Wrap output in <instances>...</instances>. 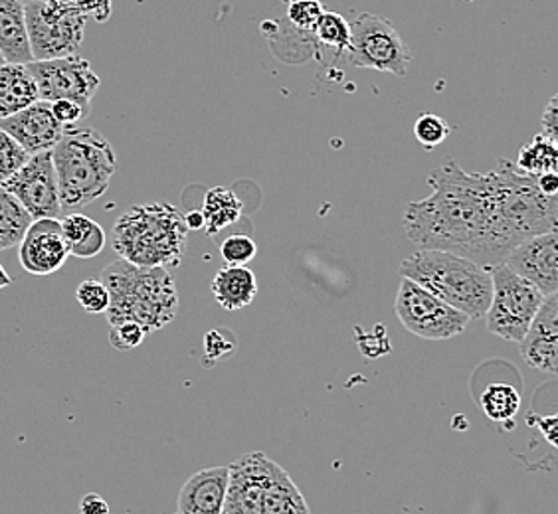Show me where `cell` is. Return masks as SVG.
<instances>
[{
	"instance_id": "1",
	"label": "cell",
	"mask_w": 558,
	"mask_h": 514,
	"mask_svg": "<svg viewBox=\"0 0 558 514\" xmlns=\"http://www.w3.org/2000/svg\"><path fill=\"white\" fill-rule=\"evenodd\" d=\"M432 193L410 203L404 230L420 249H441L484 268L504 264L515 249L501 220L495 172H465L448 159L428 176Z\"/></svg>"
},
{
	"instance_id": "2",
	"label": "cell",
	"mask_w": 558,
	"mask_h": 514,
	"mask_svg": "<svg viewBox=\"0 0 558 514\" xmlns=\"http://www.w3.org/2000/svg\"><path fill=\"white\" fill-rule=\"evenodd\" d=\"M101 281L108 285V321L140 322L149 332L171 325L179 313V291L171 271L165 268H141L119 257L104 269Z\"/></svg>"
},
{
	"instance_id": "3",
	"label": "cell",
	"mask_w": 558,
	"mask_h": 514,
	"mask_svg": "<svg viewBox=\"0 0 558 514\" xmlns=\"http://www.w3.org/2000/svg\"><path fill=\"white\" fill-rule=\"evenodd\" d=\"M189 228L169 203L131 206L113 225L111 246L121 259L141 268L172 269L183 264Z\"/></svg>"
},
{
	"instance_id": "4",
	"label": "cell",
	"mask_w": 558,
	"mask_h": 514,
	"mask_svg": "<svg viewBox=\"0 0 558 514\" xmlns=\"http://www.w3.org/2000/svg\"><path fill=\"white\" fill-rule=\"evenodd\" d=\"M60 200L64 212H77L108 193L118 169L116 150L99 131L65 127L52 149Z\"/></svg>"
},
{
	"instance_id": "5",
	"label": "cell",
	"mask_w": 558,
	"mask_h": 514,
	"mask_svg": "<svg viewBox=\"0 0 558 514\" xmlns=\"http://www.w3.org/2000/svg\"><path fill=\"white\" fill-rule=\"evenodd\" d=\"M400 276L416 281L472 321L484 319L489 311L494 297L492 268L468 257L441 249H420L400 264Z\"/></svg>"
},
{
	"instance_id": "6",
	"label": "cell",
	"mask_w": 558,
	"mask_h": 514,
	"mask_svg": "<svg viewBox=\"0 0 558 514\" xmlns=\"http://www.w3.org/2000/svg\"><path fill=\"white\" fill-rule=\"evenodd\" d=\"M111 0H33L26 4V26L34 60L74 56L84 42L89 16L108 21Z\"/></svg>"
},
{
	"instance_id": "7",
	"label": "cell",
	"mask_w": 558,
	"mask_h": 514,
	"mask_svg": "<svg viewBox=\"0 0 558 514\" xmlns=\"http://www.w3.org/2000/svg\"><path fill=\"white\" fill-rule=\"evenodd\" d=\"M492 278L494 297L489 311L485 315L487 331L509 343L521 344L533 325V319L537 317L545 295L505 261L492 268Z\"/></svg>"
},
{
	"instance_id": "8",
	"label": "cell",
	"mask_w": 558,
	"mask_h": 514,
	"mask_svg": "<svg viewBox=\"0 0 558 514\" xmlns=\"http://www.w3.org/2000/svg\"><path fill=\"white\" fill-rule=\"evenodd\" d=\"M351 44L347 48L351 64L398 77L409 74L412 54L392 22L365 12L351 22Z\"/></svg>"
},
{
	"instance_id": "9",
	"label": "cell",
	"mask_w": 558,
	"mask_h": 514,
	"mask_svg": "<svg viewBox=\"0 0 558 514\" xmlns=\"http://www.w3.org/2000/svg\"><path fill=\"white\" fill-rule=\"evenodd\" d=\"M395 311L407 331L428 341H448L465 331L470 317L424 290L416 281L402 278Z\"/></svg>"
},
{
	"instance_id": "10",
	"label": "cell",
	"mask_w": 558,
	"mask_h": 514,
	"mask_svg": "<svg viewBox=\"0 0 558 514\" xmlns=\"http://www.w3.org/2000/svg\"><path fill=\"white\" fill-rule=\"evenodd\" d=\"M28 70L38 84L40 99L50 103L58 99H72L92 108V99L101 84L92 64L77 54L54 60H34L28 64Z\"/></svg>"
},
{
	"instance_id": "11",
	"label": "cell",
	"mask_w": 558,
	"mask_h": 514,
	"mask_svg": "<svg viewBox=\"0 0 558 514\" xmlns=\"http://www.w3.org/2000/svg\"><path fill=\"white\" fill-rule=\"evenodd\" d=\"M2 186L24 206V210L33 216V220L60 218L64 212L52 150L33 155L21 171Z\"/></svg>"
},
{
	"instance_id": "12",
	"label": "cell",
	"mask_w": 558,
	"mask_h": 514,
	"mask_svg": "<svg viewBox=\"0 0 558 514\" xmlns=\"http://www.w3.org/2000/svg\"><path fill=\"white\" fill-rule=\"evenodd\" d=\"M276 461L254 451L230 465V482L222 514H264V501Z\"/></svg>"
},
{
	"instance_id": "13",
	"label": "cell",
	"mask_w": 558,
	"mask_h": 514,
	"mask_svg": "<svg viewBox=\"0 0 558 514\" xmlns=\"http://www.w3.org/2000/svg\"><path fill=\"white\" fill-rule=\"evenodd\" d=\"M70 249L58 218L34 220L19 246V261L31 276H52L64 268Z\"/></svg>"
},
{
	"instance_id": "14",
	"label": "cell",
	"mask_w": 558,
	"mask_h": 514,
	"mask_svg": "<svg viewBox=\"0 0 558 514\" xmlns=\"http://www.w3.org/2000/svg\"><path fill=\"white\" fill-rule=\"evenodd\" d=\"M505 264L531 281L545 297L558 291V232L529 237L507 256Z\"/></svg>"
},
{
	"instance_id": "15",
	"label": "cell",
	"mask_w": 558,
	"mask_h": 514,
	"mask_svg": "<svg viewBox=\"0 0 558 514\" xmlns=\"http://www.w3.org/2000/svg\"><path fill=\"white\" fill-rule=\"evenodd\" d=\"M0 128L21 143L22 149L31 157L54 149L65 131L64 125L56 119L52 103L44 99H38L31 108L22 109L11 118L0 119Z\"/></svg>"
},
{
	"instance_id": "16",
	"label": "cell",
	"mask_w": 558,
	"mask_h": 514,
	"mask_svg": "<svg viewBox=\"0 0 558 514\" xmlns=\"http://www.w3.org/2000/svg\"><path fill=\"white\" fill-rule=\"evenodd\" d=\"M519 351L531 368L558 375V291L543 301Z\"/></svg>"
},
{
	"instance_id": "17",
	"label": "cell",
	"mask_w": 558,
	"mask_h": 514,
	"mask_svg": "<svg viewBox=\"0 0 558 514\" xmlns=\"http://www.w3.org/2000/svg\"><path fill=\"white\" fill-rule=\"evenodd\" d=\"M230 482V467H210L194 473L184 482L177 514H222Z\"/></svg>"
},
{
	"instance_id": "18",
	"label": "cell",
	"mask_w": 558,
	"mask_h": 514,
	"mask_svg": "<svg viewBox=\"0 0 558 514\" xmlns=\"http://www.w3.org/2000/svg\"><path fill=\"white\" fill-rule=\"evenodd\" d=\"M0 54L7 64L28 65L34 62L26 4L22 0H0Z\"/></svg>"
},
{
	"instance_id": "19",
	"label": "cell",
	"mask_w": 558,
	"mask_h": 514,
	"mask_svg": "<svg viewBox=\"0 0 558 514\" xmlns=\"http://www.w3.org/2000/svg\"><path fill=\"white\" fill-rule=\"evenodd\" d=\"M40 99L38 84L28 65H0V119L11 118Z\"/></svg>"
},
{
	"instance_id": "20",
	"label": "cell",
	"mask_w": 558,
	"mask_h": 514,
	"mask_svg": "<svg viewBox=\"0 0 558 514\" xmlns=\"http://www.w3.org/2000/svg\"><path fill=\"white\" fill-rule=\"evenodd\" d=\"M213 295L226 311H240L258 295V281L247 266H226L213 279Z\"/></svg>"
},
{
	"instance_id": "21",
	"label": "cell",
	"mask_w": 558,
	"mask_h": 514,
	"mask_svg": "<svg viewBox=\"0 0 558 514\" xmlns=\"http://www.w3.org/2000/svg\"><path fill=\"white\" fill-rule=\"evenodd\" d=\"M60 224H62V234L70 249V256L89 259V257L99 256L101 249L106 247L104 228L89 216L70 212L60 220Z\"/></svg>"
},
{
	"instance_id": "22",
	"label": "cell",
	"mask_w": 558,
	"mask_h": 514,
	"mask_svg": "<svg viewBox=\"0 0 558 514\" xmlns=\"http://www.w3.org/2000/svg\"><path fill=\"white\" fill-rule=\"evenodd\" d=\"M206 236L215 237L228 225L236 224L244 215V204L232 188L216 186L205 194L203 203Z\"/></svg>"
},
{
	"instance_id": "23",
	"label": "cell",
	"mask_w": 558,
	"mask_h": 514,
	"mask_svg": "<svg viewBox=\"0 0 558 514\" xmlns=\"http://www.w3.org/2000/svg\"><path fill=\"white\" fill-rule=\"evenodd\" d=\"M264 514H310L305 497L301 494L298 485L291 481L290 473L279 467L278 463L274 465L269 477Z\"/></svg>"
},
{
	"instance_id": "24",
	"label": "cell",
	"mask_w": 558,
	"mask_h": 514,
	"mask_svg": "<svg viewBox=\"0 0 558 514\" xmlns=\"http://www.w3.org/2000/svg\"><path fill=\"white\" fill-rule=\"evenodd\" d=\"M33 222V216L0 184V252L21 246Z\"/></svg>"
},
{
	"instance_id": "25",
	"label": "cell",
	"mask_w": 558,
	"mask_h": 514,
	"mask_svg": "<svg viewBox=\"0 0 558 514\" xmlns=\"http://www.w3.org/2000/svg\"><path fill=\"white\" fill-rule=\"evenodd\" d=\"M515 164L519 171L533 179H537L538 174H545V172L557 171V140L548 139L543 133L535 135L531 143H526L525 147L519 149Z\"/></svg>"
},
{
	"instance_id": "26",
	"label": "cell",
	"mask_w": 558,
	"mask_h": 514,
	"mask_svg": "<svg viewBox=\"0 0 558 514\" xmlns=\"http://www.w3.org/2000/svg\"><path fill=\"white\" fill-rule=\"evenodd\" d=\"M521 390L511 384H489L480 397V404L485 412V416L497 421V424H507L515 418L521 409Z\"/></svg>"
},
{
	"instance_id": "27",
	"label": "cell",
	"mask_w": 558,
	"mask_h": 514,
	"mask_svg": "<svg viewBox=\"0 0 558 514\" xmlns=\"http://www.w3.org/2000/svg\"><path fill=\"white\" fill-rule=\"evenodd\" d=\"M315 36L319 42L327 44L337 50H347L351 44V22L344 21L337 12H323L322 19L315 26Z\"/></svg>"
},
{
	"instance_id": "28",
	"label": "cell",
	"mask_w": 558,
	"mask_h": 514,
	"mask_svg": "<svg viewBox=\"0 0 558 514\" xmlns=\"http://www.w3.org/2000/svg\"><path fill=\"white\" fill-rule=\"evenodd\" d=\"M31 155L22 149L21 143L0 128V184L7 183L22 167L28 162Z\"/></svg>"
},
{
	"instance_id": "29",
	"label": "cell",
	"mask_w": 558,
	"mask_h": 514,
	"mask_svg": "<svg viewBox=\"0 0 558 514\" xmlns=\"http://www.w3.org/2000/svg\"><path fill=\"white\" fill-rule=\"evenodd\" d=\"M75 299L84 311L89 315H99V313H108L111 297H109L108 285L101 279H86L77 285Z\"/></svg>"
},
{
	"instance_id": "30",
	"label": "cell",
	"mask_w": 558,
	"mask_h": 514,
	"mask_svg": "<svg viewBox=\"0 0 558 514\" xmlns=\"http://www.w3.org/2000/svg\"><path fill=\"white\" fill-rule=\"evenodd\" d=\"M451 127L446 119L436 113H424L414 123V135L422 147L434 149L450 137Z\"/></svg>"
},
{
	"instance_id": "31",
	"label": "cell",
	"mask_w": 558,
	"mask_h": 514,
	"mask_svg": "<svg viewBox=\"0 0 558 514\" xmlns=\"http://www.w3.org/2000/svg\"><path fill=\"white\" fill-rule=\"evenodd\" d=\"M220 254H222L226 266H247L258 254V246L252 237L234 234V236L226 237L222 242Z\"/></svg>"
},
{
	"instance_id": "32",
	"label": "cell",
	"mask_w": 558,
	"mask_h": 514,
	"mask_svg": "<svg viewBox=\"0 0 558 514\" xmlns=\"http://www.w3.org/2000/svg\"><path fill=\"white\" fill-rule=\"evenodd\" d=\"M145 336L147 331L141 327L140 322H119L111 327L109 343L113 344V348L119 353H130L145 341Z\"/></svg>"
},
{
	"instance_id": "33",
	"label": "cell",
	"mask_w": 558,
	"mask_h": 514,
	"mask_svg": "<svg viewBox=\"0 0 558 514\" xmlns=\"http://www.w3.org/2000/svg\"><path fill=\"white\" fill-rule=\"evenodd\" d=\"M319 0H293L290 4V21L301 30H315L317 22L323 16Z\"/></svg>"
},
{
	"instance_id": "34",
	"label": "cell",
	"mask_w": 558,
	"mask_h": 514,
	"mask_svg": "<svg viewBox=\"0 0 558 514\" xmlns=\"http://www.w3.org/2000/svg\"><path fill=\"white\" fill-rule=\"evenodd\" d=\"M52 111L64 127H75L89 115L92 108L82 106L72 99H58V101H52Z\"/></svg>"
},
{
	"instance_id": "35",
	"label": "cell",
	"mask_w": 558,
	"mask_h": 514,
	"mask_svg": "<svg viewBox=\"0 0 558 514\" xmlns=\"http://www.w3.org/2000/svg\"><path fill=\"white\" fill-rule=\"evenodd\" d=\"M526 424L537 428L541 436L558 450V414H548V416H526Z\"/></svg>"
},
{
	"instance_id": "36",
	"label": "cell",
	"mask_w": 558,
	"mask_h": 514,
	"mask_svg": "<svg viewBox=\"0 0 558 514\" xmlns=\"http://www.w3.org/2000/svg\"><path fill=\"white\" fill-rule=\"evenodd\" d=\"M541 133L558 143V94L548 99L547 108L541 115Z\"/></svg>"
},
{
	"instance_id": "37",
	"label": "cell",
	"mask_w": 558,
	"mask_h": 514,
	"mask_svg": "<svg viewBox=\"0 0 558 514\" xmlns=\"http://www.w3.org/2000/svg\"><path fill=\"white\" fill-rule=\"evenodd\" d=\"M82 514H109V504L104 497L97 493H87L80 503Z\"/></svg>"
},
{
	"instance_id": "38",
	"label": "cell",
	"mask_w": 558,
	"mask_h": 514,
	"mask_svg": "<svg viewBox=\"0 0 558 514\" xmlns=\"http://www.w3.org/2000/svg\"><path fill=\"white\" fill-rule=\"evenodd\" d=\"M537 186L541 193L545 194V196H558V172L550 171L545 172V174H538Z\"/></svg>"
},
{
	"instance_id": "39",
	"label": "cell",
	"mask_w": 558,
	"mask_h": 514,
	"mask_svg": "<svg viewBox=\"0 0 558 514\" xmlns=\"http://www.w3.org/2000/svg\"><path fill=\"white\" fill-rule=\"evenodd\" d=\"M184 222L189 230H205V216L201 210H193L189 215L184 216Z\"/></svg>"
},
{
	"instance_id": "40",
	"label": "cell",
	"mask_w": 558,
	"mask_h": 514,
	"mask_svg": "<svg viewBox=\"0 0 558 514\" xmlns=\"http://www.w3.org/2000/svg\"><path fill=\"white\" fill-rule=\"evenodd\" d=\"M12 278L7 273V269L2 268V264H0V290H7V287H11Z\"/></svg>"
},
{
	"instance_id": "41",
	"label": "cell",
	"mask_w": 558,
	"mask_h": 514,
	"mask_svg": "<svg viewBox=\"0 0 558 514\" xmlns=\"http://www.w3.org/2000/svg\"><path fill=\"white\" fill-rule=\"evenodd\" d=\"M7 64V60H4V56L0 54V65Z\"/></svg>"
},
{
	"instance_id": "42",
	"label": "cell",
	"mask_w": 558,
	"mask_h": 514,
	"mask_svg": "<svg viewBox=\"0 0 558 514\" xmlns=\"http://www.w3.org/2000/svg\"><path fill=\"white\" fill-rule=\"evenodd\" d=\"M557 172H558V164H557Z\"/></svg>"
}]
</instances>
